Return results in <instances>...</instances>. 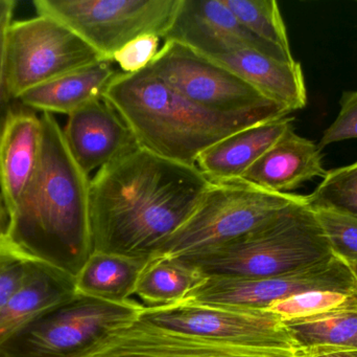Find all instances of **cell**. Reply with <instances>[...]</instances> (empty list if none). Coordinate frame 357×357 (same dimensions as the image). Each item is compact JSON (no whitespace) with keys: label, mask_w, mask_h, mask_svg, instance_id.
Masks as SVG:
<instances>
[{"label":"cell","mask_w":357,"mask_h":357,"mask_svg":"<svg viewBox=\"0 0 357 357\" xmlns=\"http://www.w3.org/2000/svg\"><path fill=\"white\" fill-rule=\"evenodd\" d=\"M8 228H10V216L0 196V245L8 242Z\"/></svg>","instance_id":"34"},{"label":"cell","mask_w":357,"mask_h":357,"mask_svg":"<svg viewBox=\"0 0 357 357\" xmlns=\"http://www.w3.org/2000/svg\"><path fill=\"white\" fill-rule=\"evenodd\" d=\"M210 184L197 166L138 146L90 180L92 252L150 259L190 217Z\"/></svg>","instance_id":"1"},{"label":"cell","mask_w":357,"mask_h":357,"mask_svg":"<svg viewBox=\"0 0 357 357\" xmlns=\"http://www.w3.org/2000/svg\"><path fill=\"white\" fill-rule=\"evenodd\" d=\"M31 261L10 243L0 245V309L20 286Z\"/></svg>","instance_id":"28"},{"label":"cell","mask_w":357,"mask_h":357,"mask_svg":"<svg viewBox=\"0 0 357 357\" xmlns=\"http://www.w3.org/2000/svg\"><path fill=\"white\" fill-rule=\"evenodd\" d=\"M301 357H357V350L337 349V348H317L300 352Z\"/></svg>","instance_id":"32"},{"label":"cell","mask_w":357,"mask_h":357,"mask_svg":"<svg viewBox=\"0 0 357 357\" xmlns=\"http://www.w3.org/2000/svg\"><path fill=\"white\" fill-rule=\"evenodd\" d=\"M63 136L75 163L87 175L139 146L129 126L102 99L68 115Z\"/></svg>","instance_id":"14"},{"label":"cell","mask_w":357,"mask_h":357,"mask_svg":"<svg viewBox=\"0 0 357 357\" xmlns=\"http://www.w3.org/2000/svg\"><path fill=\"white\" fill-rule=\"evenodd\" d=\"M15 6L14 0H0V31L12 22Z\"/></svg>","instance_id":"33"},{"label":"cell","mask_w":357,"mask_h":357,"mask_svg":"<svg viewBox=\"0 0 357 357\" xmlns=\"http://www.w3.org/2000/svg\"><path fill=\"white\" fill-rule=\"evenodd\" d=\"M144 304L102 301L83 293L44 312L0 347L6 357H88L111 333L136 322Z\"/></svg>","instance_id":"5"},{"label":"cell","mask_w":357,"mask_h":357,"mask_svg":"<svg viewBox=\"0 0 357 357\" xmlns=\"http://www.w3.org/2000/svg\"><path fill=\"white\" fill-rule=\"evenodd\" d=\"M106 60L52 17L12 21L4 33L3 69L10 101L82 67Z\"/></svg>","instance_id":"7"},{"label":"cell","mask_w":357,"mask_h":357,"mask_svg":"<svg viewBox=\"0 0 357 357\" xmlns=\"http://www.w3.org/2000/svg\"><path fill=\"white\" fill-rule=\"evenodd\" d=\"M159 43L158 36H140L117 50L113 54L112 62H116L123 73H138L154 60L159 52Z\"/></svg>","instance_id":"29"},{"label":"cell","mask_w":357,"mask_h":357,"mask_svg":"<svg viewBox=\"0 0 357 357\" xmlns=\"http://www.w3.org/2000/svg\"><path fill=\"white\" fill-rule=\"evenodd\" d=\"M318 291L357 293V278L350 264L333 256L310 268L268 278L206 277L183 302L238 309L264 310L274 302Z\"/></svg>","instance_id":"11"},{"label":"cell","mask_w":357,"mask_h":357,"mask_svg":"<svg viewBox=\"0 0 357 357\" xmlns=\"http://www.w3.org/2000/svg\"><path fill=\"white\" fill-rule=\"evenodd\" d=\"M41 119V161L10 214L8 241L29 259L75 278L92 253L90 178L69 152L54 115Z\"/></svg>","instance_id":"2"},{"label":"cell","mask_w":357,"mask_h":357,"mask_svg":"<svg viewBox=\"0 0 357 357\" xmlns=\"http://www.w3.org/2000/svg\"><path fill=\"white\" fill-rule=\"evenodd\" d=\"M138 321L210 341L298 354L282 320L266 310L238 309L178 302L146 307Z\"/></svg>","instance_id":"10"},{"label":"cell","mask_w":357,"mask_h":357,"mask_svg":"<svg viewBox=\"0 0 357 357\" xmlns=\"http://www.w3.org/2000/svg\"><path fill=\"white\" fill-rule=\"evenodd\" d=\"M146 67L172 89L208 110L241 113L285 108L228 67L178 42L165 41Z\"/></svg>","instance_id":"9"},{"label":"cell","mask_w":357,"mask_h":357,"mask_svg":"<svg viewBox=\"0 0 357 357\" xmlns=\"http://www.w3.org/2000/svg\"><path fill=\"white\" fill-rule=\"evenodd\" d=\"M206 277L175 258L155 255L144 264L135 296L146 307H160L183 301Z\"/></svg>","instance_id":"22"},{"label":"cell","mask_w":357,"mask_h":357,"mask_svg":"<svg viewBox=\"0 0 357 357\" xmlns=\"http://www.w3.org/2000/svg\"><path fill=\"white\" fill-rule=\"evenodd\" d=\"M148 260L92 252L75 276L77 291L102 301L125 303L135 295L138 278Z\"/></svg>","instance_id":"21"},{"label":"cell","mask_w":357,"mask_h":357,"mask_svg":"<svg viewBox=\"0 0 357 357\" xmlns=\"http://www.w3.org/2000/svg\"><path fill=\"white\" fill-rule=\"evenodd\" d=\"M298 354L317 348L357 350V308L303 320L284 321Z\"/></svg>","instance_id":"23"},{"label":"cell","mask_w":357,"mask_h":357,"mask_svg":"<svg viewBox=\"0 0 357 357\" xmlns=\"http://www.w3.org/2000/svg\"><path fill=\"white\" fill-rule=\"evenodd\" d=\"M119 73L112 66V61H98L29 89L17 102L33 111L68 117L90 103L102 100Z\"/></svg>","instance_id":"20"},{"label":"cell","mask_w":357,"mask_h":357,"mask_svg":"<svg viewBox=\"0 0 357 357\" xmlns=\"http://www.w3.org/2000/svg\"><path fill=\"white\" fill-rule=\"evenodd\" d=\"M237 20L258 39L291 54L287 27L275 0H224Z\"/></svg>","instance_id":"24"},{"label":"cell","mask_w":357,"mask_h":357,"mask_svg":"<svg viewBox=\"0 0 357 357\" xmlns=\"http://www.w3.org/2000/svg\"><path fill=\"white\" fill-rule=\"evenodd\" d=\"M308 205L314 210H328L357 218V163L327 172Z\"/></svg>","instance_id":"26"},{"label":"cell","mask_w":357,"mask_h":357,"mask_svg":"<svg viewBox=\"0 0 357 357\" xmlns=\"http://www.w3.org/2000/svg\"><path fill=\"white\" fill-rule=\"evenodd\" d=\"M6 27L0 31V125H1L2 119H3L6 111H8V103L10 101L8 94H6L3 69L4 33H6Z\"/></svg>","instance_id":"31"},{"label":"cell","mask_w":357,"mask_h":357,"mask_svg":"<svg viewBox=\"0 0 357 357\" xmlns=\"http://www.w3.org/2000/svg\"><path fill=\"white\" fill-rule=\"evenodd\" d=\"M357 308V293L310 291L271 304L266 312L284 321L303 320Z\"/></svg>","instance_id":"25"},{"label":"cell","mask_w":357,"mask_h":357,"mask_svg":"<svg viewBox=\"0 0 357 357\" xmlns=\"http://www.w3.org/2000/svg\"><path fill=\"white\" fill-rule=\"evenodd\" d=\"M350 266H351L352 270H354V274H356L357 278V263L350 264Z\"/></svg>","instance_id":"35"},{"label":"cell","mask_w":357,"mask_h":357,"mask_svg":"<svg viewBox=\"0 0 357 357\" xmlns=\"http://www.w3.org/2000/svg\"><path fill=\"white\" fill-rule=\"evenodd\" d=\"M0 357H6L3 356V354H1V352H0Z\"/></svg>","instance_id":"36"},{"label":"cell","mask_w":357,"mask_h":357,"mask_svg":"<svg viewBox=\"0 0 357 357\" xmlns=\"http://www.w3.org/2000/svg\"><path fill=\"white\" fill-rule=\"evenodd\" d=\"M211 59L234 71L266 98L291 112L306 106L307 92L303 71L301 64L295 60H280L255 50H235Z\"/></svg>","instance_id":"19"},{"label":"cell","mask_w":357,"mask_h":357,"mask_svg":"<svg viewBox=\"0 0 357 357\" xmlns=\"http://www.w3.org/2000/svg\"><path fill=\"white\" fill-rule=\"evenodd\" d=\"M165 41H176L204 56H220L239 50H255L273 58L294 61L293 56L250 33L224 0H182Z\"/></svg>","instance_id":"12"},{"label":"cell","mask_w":357,"mask_h":357,"mask_svg":"<svg viewBox=\"0 0 357 357\" xmlns=\"http://www.w3.org/2000/svg\"><path fill=\"white\" fill-rule=\"evenodd\" d=\"M318 145L287 130L241 178L272 192L287 193L314 177L324 178Z\"/></svg>","instance_id":"16"},{"label":"cell","mask_w":357,"mask_h":357,"mask_svg":"<svg viewBox=\"0 0 357 357\" xmlns=\"http://www.w3.org/2000/svg\"><path fill=\"white\" fill-rule=\"evenodd\" d=\"M42 147L41 115L21 104L8 107L0 125V196L8 216L39 168Z\"/></svg>","instance_id":"15"},{"label":"cell","mask_w":357,"mask_h":357,"mask_svg":"<svg viewBox=\"0 0 357 357\" xmlns=\"http://www.w3.org/2000/svg\"><path fill=\"white\" fill-rule=\"evenodd\" d=\"M333 256L307 198L238 238L175 259L207 278L255 279L303 270Z\"/></svg>","instance_id":"4"},{"label":"cell","mask_w":357,"mask_h":357,"mask_svg":"<svg viewBox=\"0 0 357 357\" xmlns=\"http://www.w3.org/2000/svg\"><path fill=\"white\" fill-rule=\"evenodd\" d=\"M77 293L75 278L31 260L20 286L0 309V347L38 316Z\"/></svg>","instance_id":"17"},{"label":"cell","mask_w":357,"mask_h":357,"mask_svg":"<svg viewBox=\"0 0 357 357\" xmlns=\"http://www.w3.org/2000/svg\"><path fill=\"white\" fill-rule=\"evenodd\" d=\"M88 357H301L165 330L136 321L111 333Z\"/></svg>","instance_id":"13"},{"label":"cell","mask_w":357,"mask_h":357,"mask_svg":"<svg viewBox=\"0 0 357 357\" xmlns=\"http://www.w3.org/2000/svg\"><path fill=\"white\" fill-rule=\"evenodd\" d=\"M182 0H35L38 15L66 25L106 60L144 35L167 37Z\"/></svg>","instance_id":"8"},{"label":"cell","mask_w":357,"mask_h":357,"mask_svg":"<svg viewBox=\"0 0 357 357\" xmlns=\"http://www.w3.org/2000/svg\"><path fill=\"white\" fill-rule=\"evenodd\" d=\"M314 211L333 255L348 264L357 263V218L328 210Z\"/></svg>","instance_id":"27"},{"label":"cell","mask_w":357,"mask_h":357,"mask_svg":"<svg viewBox=\"0 0 357 357\" xmlns=\"http://www.w3.org/2000/svg\"><path fill=\"white\" fill-rule=\"evenodd\" d=\"M293 123L287 115L245 128L202 153L197 167L210 182L241 180Z\"/></svg>","instance_id":"18"},{"label":"cell","mask_w":357,"mask_h":357,"mask_svg":"<svg viewBox=\"0 0 357 357\" xmlns=\"http://www.w3.org/2000/svg\"><path fill=\"white\" fill-rule=\"evenodd\" d=\"M307 196L258 188L241 180L211 182L190 217L156 255L178 258L238 238ZM155 256V255H154Z\"/></svg>","instance_id":"6"},{"label":"cell","mask_w":357,"mask_h":357,"mask_svg":"<svg viewBox=\"0 0 357 357\" xmlns=\"http://www.w3.org/2000/svg\"><path fill=\"white\" fill-rule=\"evenodd\" d=\"M351 138H357V89L344 92L339 115L325 130L318 147L322 150L333 143Z\"/></svg>","instance_id":"30"},{"label":"cell","mask_w":357,"mask_h":357,"mask_svg":"<svg viewBox=\"0 0 357 357\" xmlns=\"http://www.w3.org/2000/svg\"><path fill=\"white\" fill-rule=\"evenodd\" d=\"M129 126L138 145L159 156L197 166L202 153L245 128L291 115L285 108L222 113L193 104L148 67L121 71L102 96Z\"/></svg>","instance_id":"3"}]
</instances>
